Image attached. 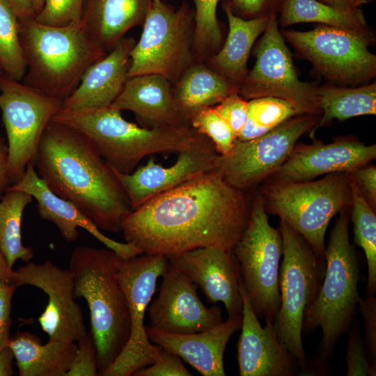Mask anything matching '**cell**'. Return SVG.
Listing matches in <instances>:
<instances>
[{"mask_svg": "<svg viewBox=\"0 0 376 376\" xmlns=\"http://www.w3.org/2000/svg\"><path fill=\"white\" fill-rule=\"evenodd\" d=\"M253 197L212 171L132 210L122 232L141 253L167 258L202 247L233 251L249 224Z\"/></svg>", "mask_w": 376, "mask_h": 376, "instance_id": "1", "label": "cell"}, {"mask_svg": "<svg viewBox=\"0 0 376 376\" xmlns=\"http://www.w3.org/2000/svg\"><path fill=\"white\" fill-rule=\"evenodd\" d=\"M49 189L100 230L118 233L132 211L114 170L78 130L51 120L33 160Z\"/></svg>", "mask_w": 376, "mask_h": 376, "instance_id": "2", "label": "cell"}, {"mask_svg": "<svg viewBox=\"0 0 376 376\" xmlns=\"http://www.w3.org/2000/svg\"><path fill=\"white\" fill-rule=\"evenodd\" d=\"M122 260L110 249L87 246L75 248L70 259L75 297H83L90 311L98 375L116 360L130 336L128 303L118 280Z\"/></svg>", "mask_w": 376, "mask_h": 376, "instance_id": "3", "label": "cell"}, {"mask_svg": "<svg viewBox=\"0 0 376 376\" xmlns=\"http://www.w3.org/2000/svg\"><path fill=\"white\" fill-rule=\"evenodd\" d=\"M52 120L83 134L115 171L132 173L145 157L180 152L208 139L189 125L148 128L125 120L111 106L81 111L59 110Z\"/></svg>", "mask_w": 376, "mask_h": 376, "instance_id": "4", "label": "cell"}, {"mask_svg": "<svg viewBox=\"0 0 376 376\" xmlns=\"http://www.w3.org/2000/svg\"><path fill=\"white\" fill-rule=\"evenodd\" d=\"M20 40L27 70L22 82L63 100L85 71L107 53L81 24L50 26L19 18Z\"/></svg>", "mask_w": 376, "mask_h": 376, "instance_id": "5", "label": "cell"}, {"mask_svg": "<svg viewBox=\"0 0 376 376\" xmlns=\"http://www.w3.org/2000/svg\"><path fill=\"white\" fill-rule=\"evenodd\" d=\"M350 208L342 210L325 246L321 288L303 318L302 333H313L318 327L322 331L317 352L323 360L333 358L338 342L350 327L360 298L359 265L350 241Z\"/></svg>", "mask_w": 376, "mask_h": 376, "instance_id": "6", "label": "cell"}, {"mask_svg": "<svg viewBox=\"0 0 376 376\" xmlns=\"http://www.w3.org/2000/svg\"><path fill=\"white\" fill-rule=\"evenodd\" d=\"M267 212L277 215L324 256L325 235L332 218L351 207L347 173H333L318 180H265L258 190Z\"/></svg>", "mask_w": 376, "mask_h": 376, "instance_id": "7", "label": "cell"}, {"mask_svg": "<svg viewBox=\"0 0 376 376\" xmlns=\"http://www.w3.org/2000/svg\"><path fill=\"white\" fill-rule=\"evenodd\" d=\"M283 259L280 265V307L275 322L279 342L306 368L302 324L306 309L316 299L326 269L317 252L291 226L280 220Z\"/></svg>", "mask_w": 376, "mask_h": 376, "instance_id": "8", "label": "cell"}, {"mask_svg": "<svg viewBox=\"0 0 376 376\" xmlns=\"http://www.w3.org/2000/svg\"><path fill=\"white\" fill-rule=\"evenodd\" d=\"M143 31L130 52L128 77L157 75L175 83L194 63V10L150 1Z\"/></svg>", "mask_w": 376, "mask_h": 376, "instance_id": "9", "label": "cell"}, {"mask_svg": "<svg viewBox=\"0 0 376 376\" xmlns=\"http://www.w3.org/2000/svg\"><path fill=\"white\" fill-rule=\"evenodd\" d=\"M233 253L256 315L275 323L280 307L282 237L279 229L270 225L258 192L253 194L249 224Z\"/></svg>", "mask_w": 376, "mask_h": 376, "instance_id": "10", "label": "cell"}, {"mask_svg": "<svg viewBox=\"0 0 376 376\" xmlns=\"http://www.w3.org/2000/svg\"><path fill=\"white\" fill-rule=\"evenodd\" d=\"M62 102L5 74L1 78L0 111L7 136L10 186L33 162L42 135Z\"/></svg>", "mask_w": 376, "mask_h": 376, "instance_id": "11", "label": "cell"}, {"mask_svg": "<svg viewBox=\"0 0 376 376\" xmlns=\"http://www.w3.org/2000/svg\"><path fill=\"white\" fill-rule=\"evenodd\" d=\"M256 58L238 86L246 99L272 97L290 102L300 114H319L318 87L299 79L290 52L279 29L278 15L269 16L267 26L255 49Z\"/></svg>", "mask_w": 376, "mask_h": 376, "instance_id": "12", "label": "cell"}, {"mask_svg": "<svg viewBox=\"0 0 376 376\" xmlns=\"http://www.w3.org/2000/svg\"><path fill=\"white\" fill-rule=\"evenodd\" d=\"M320 116L297 115L253 139H236L228 153L217 156L214 171L233 187L251 191L282 165L299 139L313 130Z\"/></svg>", "mask_w": 376, "mask_h": 376, "instance_id": "13", "label": "cell"}, {"mask_svg": "<svg viewBox=\"0 0 376 376\" xmlns=\"http://www.w3.org/2000/svg\"><path fill=\"white\" fill-rule=\"evenodd\" d=\"M169 264V259L162 255L141 253L122 260L118 280L128 303L130 336L116 360L100 375L131 376L157 361L160 347L149 340L144 315L155 292L157 279L163 275Z\"/></svg>", "mask_w": 376, "mask_h": 376, "instance_id": "14", "label": "cell"}, {"mask_svg": "<svg viewBox=\"0 0 376 376\" xmlns=\"http://www.w3.org/2000/svg\"><path fill=\"white\" fill-rule=\"evenodd\" d=\"M281 33L320 73L333 81L358 84L376 75V56L368 49V37L324 25L307 31Z\"/></svg>", "mask_w": 376, "mask_h": 376, "instance_id": "15", "label": "cell"}, {"mask_svg": "<svg viewBox=\"0 0 376 376\" xmlns=\"http://www.w3.org/2000/svg\"><path fill=\"white\" fill-rule=\"evenodd\" d=\"M13 284L29 285L42 290L48 304L38 318L49 340L77 342L87 331L81 308L75 301L74 281L70 269H62L49 260L32 262L13 270Z\"/></svg>", "mask_w": 376, "mask_h": 376, "instance_id": "16", "label": "cell"}, {"mask_svg": "<svg viewBox=\"0 0 376 376\" xmlns=\"http://www.w3.org/2000/svg\"><path fill=\"white\" fill-rule=\"evenodd\" d=\"M162 276L158 296L148 309L150 327L187 334L212 329L224 321L221 309L206 307L197 295L196 285L177 267L169 263Z\"/></svg>", "mask_w": 376, "mask_h": 376, "instance_id": "17", "label": "cell"}, {"mask_svg": "<svg viewBox=\"0 0 376 376\" xmlns=\"http://www.w3.org/2000/svg\"><path fill=\"white\" fill-rule=\"evenodd\" d=\"M376 157V145L339 136L329 143H296L286 160L266 180H312L333 173H350Z\"/></svg>", "mask_w": 376, "mask_h": 376, "instance_id": "18", "label": "cell"}, {"mask_svg": "<svg viewBox=\"0 0 376 376\" xmlns=\"http://www.w3.org/2000/svg\"><path fill=\"white\" fill-rule=\"evenodd\" d=\"M243 300L241 334L237 343L240 376H295L305 373L299 361L279 342L275 323L270 319L262 327L240 278Z\"/></svg>", "mask_w": 376, "mask_h": 376, "instance_id": "19", "label": "cell"}, {"mask_svg": "<svg viewBox=\"0 0 376 376\" xmlns=\"http://www.w3.org/2000/svg\"><path fill=\"white\" fill-rule=\"evenodd\" d=\"M219 155L210 139L178 152L170 166L157 164L152 158L131 173H115L130 201L132 210L150 199L192 179L214 171Z\"/></svg>", "mask_w": 376, "mask_h": 376, "instance_id": "20", "label": "cell"}, {"mask_svg": "<svg viewBox=\"0 0 376 376\" xmlns=\"http://www.w3.org/2000/svg\"><path fill=\"white\" fill-rule=\"evenodd\" d=\"M168 259L200 287L208 302H222L228 317L242 315L240 272L233 251L218 247H202Z\"/></svg>", "mask_w": 376, "mask_h": 376, "instance_id": "21", "label": "cell"}, {"mask_svg": "<svg viewBox=\"0 0 376 376\" xmlns=\"http://www.w3.org/2000/svg\"><path fill=\"white\" fill-rule=\"evenodd\" d=\"M7 189L20 190L31 195L36 201L40 217L53 223L67 242L75 241L79 236L78 228H81L123 259L141 254L134 245L116 241L104 235L72 203L52 192L38 175L33 163L27 165L22 178Z\"/></svg>", "mask_w": 376, "mask_h": 376, "instance_id": "22", "label": "cell"}, {"mask_svg": "<svg viewBox=\"0 0 376 376\" xmlns=\"http://www.w3.org/2000/svg\"><path fill=\"white\" fill-rule=\"evenodd\" d=\"M135 42L133 38L124 37L93 63L73 92L63 100L60 110L73 111L111 106L129 78L130 52Z\"/></svg>", "mask_w": 376, "mask_h": 376, "instance_id": "23", "label": "cell"}, {"mask_svg": "<svg viewBox=\"0 0 376 376\" xmlns=\"http://www.w3.org/2000/svg\"><path fill=\"white\" fill-rule=\"evenodd\" d=\"M242 323V314L228 317L212 329L193 334L167 333L151 327H146V331L152 344L177 354L202 375L224 376V352Z\"/></svg>", "mask_w": 376, "mask_h": 376, "instance_id": "24", "label": "cell"}, {"mask_svg": "<svg viewBox=\"0 0 376 376\" xmlns=\"http://www.w3.org/2000/svg\"><path fill=\"white\" fill-rule=\"evenodd\" d=\"M111 107L120 111H132L145 127L189 125L176 107L171 83L157 75L129 77Z\"/></svg>", "mask_w": 376, "mask_h": 376, "instance_id": "25", "label": "cell"}, {"mask_svg": "<svg viewBox=\"0 0 376 376\" xmlns=\"http://www.w3.org/2000/svg\"><path fill=\"white\" fill-rule=\"evenodd\" d=\"M148 0H85L81 24L109 52L132 28L143 23Z\"/></svg>", "mask_w": 376, "mask_h": 376, "instance_id": "26", "label": "cell"}, {"mask_svg": "<svg viewBox=\"0 0 376 376\" xmlns=\"http://www.w3.org/2000/svg\"><path fill=\"white\" fill-rule=\"evenodd\" d=\"M223 8L228 33L222 48L209 59L213 70L238 87L248 73L247 62L252 47L265 31L269 16L247 19L235 15L226 1Z\"/></svg>", "mask_w": 376, "mask_h": 376, "instance_id": "27", "label": "cell"}, {"mask_svg": "<svg viewBox=\"0 0 376 376\" xmlns=\"http://www.w3.org/2000/svg\"><path fill=\"white\" fill-rule=\"evenodd\" d=\"M8 346L20 376H65L77 350L76 342L49 340L42 345L27 331L17 332Z\"/></svg>", "mask_w": 376, "mask_h": 376, "instance_id": "28", "label": "cell"}, {"mask_svg": "<svg viewBox=\"0 0 376 376\" xmlns=\"http://www.w3.org/2000/svg\"><path fill=\"white\" fill-rule=\"evenodd\" d=\"M175 84L173 94L176 107L189 125L196 113L238 91L237 86L201 62L194 63Z\"/></svg>", "mask_w": 376, "mask_h": 376, "instance_id": "29", "label": "cell"}, {"mask_svg": "<svg viewBox=\"0 0 376 376\" xmlns=\"http://www.w3.org/2000/svg\"><path fill=\"white\" fill-rule=\"evenodd\" d=\"M278 17L282 27L303 22H315L371 38L362 10L336 8L318 0H286Z\"/></svg>", "mask_w": 376, "mask_h": 376, "instance_id": "30", "label": "cell"}, {"mask_svg": "<svg viewBox=\"0 0 376 376\" xmlns=\"http://www.w3.org/2000/svg\"><path fill=\"white\" fill-rule=\"evenodd\" d=\"M321 108L320 118L311 132L329 125L333 120L376 114L375 82L357 88L323 86L318 89Z\"/></svg>", "mask_w": 376, "mask_h": 376, "instance_id": "31", "label": "cell"}, {"mask_svg": "<svg viewBox=\"0 0 376 376\" xmlns=\"http://www.w3.org/2000/svg\"><path fill=\"white\" fill-rule=\"evenodd\" d=\"M33 199L16 189H7L0 197V251L11 269L17 260L29 263L33 256L32 249L23 245L21 235L22 214Z\"/></svg>", "mask_w": 376, "mask_h": 376, "instance_id": "32", "label": "cell"}, {"mask_svg": "<svg viewBox=\"0 0 376 376\" xmlns=\"http://www.w3.org/2000/svg\"><path fill=\"white\" fill-rule=\"evenodd\" d=\"M352 205L350 220L353 224L354 242L365 253L368 278L366 296L376 293V214L350 179Z\"/></svg>", "mask_w": 376, "mask_h": 376, "instance_id": "33", "label": "cell"}, {"mask_svg": "<svg viewBox=\"0 0 376 376\" xmlns=\"http://www.w3.org/2000/svg\"><path fill=\"white\" fill-rule=\"evenodd\" d=\"M0 68L6 75L19 81L27 70L19 18L6 0H0Z\"/></svg>", "mask_w": 376, "mask_h": 376, "instance_id": "34", "label": "cell"}, {"mask_svg": "<svg viewBox=\"0 0 376 376\" xmlns=\"http://www.w3.org/2000/svg\"><path fill=\"white\" fill-rule=\"evenodd\" d=\"M247 122L237 136L248 141L263 135L288 119L300 115L288 102L272 97L251 99L248 102Z\"/></svg>", "mask_w": 376, "mask_h": 376, "instance_id": "35", "label": "cell"}, {"mask_svg": "<svg viewBox=\"0 0 376 376\" xmlns=\"http://www.w3.org/2000/svg\"><path fill=\"white\" fill-rule=\"evenodd\" d=\"M220 1L194 0L193 54L197 62L211 57L221 45L222 35L217 16Z\"/></svg>", "mask_w": 376, "mask_h": 376, "instance_id": "36", "label": "cell"}, {"mask_svg": "<svg viewBox=\"0 0 376 376\" xmlns=\"http://www.w3.org/2000/svg\"><path fill=\"white\" fill-rule=\"evenodd\" d=\"M189 125L213 143L219 155H226L233 148L237 136L228 123L217 112L214 107L196 113Z\"/></svg>", "mask_w": 376, "mask_h": 376, "instance_id": "37", "label": "cell"}, {"mask_svg": "<svg viewBox=\"0 0 376 376\" xmlns=\"http://www.w3.org/2000/svg\"><path fill=\"white\" fill-rule=\"evenodd\" d=\"M347 333V347L345 355V375L347 376H375L376 368L372 366L368 361L359 324L355 317Z\"/></svg>", "mask_w": 376, "mask_h": 376, "instance_id": "38", "label": "cell"}, {"mask_svg": "<svg viewBox=\"0 0 376 376\" xmlns=\"http://www.w3.org/2000/svg\"><path fill=\"white\" fill-rule=\"evenodd\" d=\"M85 0H45L41 10L34 17L40 24L67 26L81 22Z\"/></svg>", "mask_w": 376, "mask_h": 376, "instance_id": "39", "label": "cell"}, {"mask_svg": "<svg viewBox=\"0 0 376 376\" xmlns=\"http://www.w3.org/2000/svg\"><path fill=\"white\" fill-rule=\"evenodd\" d=\"M98 375L97 347L91 333L77 342V350L65 376Z\"/></svg>", "mask_w": 376, "mask_h": 376, "instance_id": "40", "label": "cell"}, {"mask_svg": "<svg viewBox=\"0 0 376 376\" xmlns=\"http://www.w3.org/2000/svg\"><path fill=\"white\" fill-rule=\"evenodd\" d=\"M357 308L364 329L363 343L369 363L376 368V297L359 298Z\"/></svg>", "mask_w": 376, "mask_h": 376, "instance_id": "41", "label": "cell"}, {"mask_svg": "<svg viewBox=\"0 0 376 376\" xmlns=\"http://www.w3.org/2000/svg\"><path fill=\"white\" fill-rule=\"evenodd\" d=\"M214 108L228 123L237 138L248 120V102L237 93H234L224 98Z\"/></svg>", "mask_w": 376, "mask_h": 376, "instance_id": "42", "label": "cell"}, {"mask_svg": "<svg viewBox=\"0 0 376 376\" xmlns=\"http://www.w3.org/2000/svg\"><path fill=\"white\" fill-rule=\"evenodd\" d=\"M160 347V346H159ZM177 354L160 347L157 361L135 371L132 376H191Z\"/></svg>", "mask_w": 376, "mask_h": 376, "instance_id": "43", "label": "cell"}, {"mask_svg": "<svg viewBox=\"0 0 376 376\" xmlns=\"http://www.w3.org/2000/svg\"><path fill=\"white\" fill-rule=\"evenodd\" d=\"M286 0H228L232 12L244 19L269 17L280 13Z\"/></svg>", "mask_w": 376, "mask_h": 376, "instance_id": "44", "label": "cell"}, {"mask_svg": "<svg viewBox=\"0 0 376 376\" xmlns=\"http://www.w3.org/2000/svg\"><path fill=\"white\" fill-rule=\"evenodd\" d=\"M348 174L365 201L376 212V166L368 163Z\"/></svg>", "mask_w": 376, "mask_h": 376, "instance_id": "45", "label": "cell"}, {"mask_svg": "<svg viewBox=\"0 0 376 376\" xmlns=\"http://www.w3.org/2000/svg\"><path fill=\"white\" fill-rule=\"evenodd\" d=\"M16 289L14 285H0V351L10 340L11 301Z\"/></svg>", "mask_w": 376, "mask_h": 376, "instance_id": "46", "label": "cell"}, {"mask_svg": "<svg viewBox=\"0 0 376 376\" xmlns=\"http://www.w3.org/2000/svg\"><path fill=\"white\" fill-rule=\"evenodd\" d=\"M8 148L6 139L0 136V197L10 186L8 178Z\"/></svg>", "mask_w": 376, "mask_h": 376, "instance_id": "47", "label": "cell"}, {"mask_svg": "<svg viewBox=\"0 0 376 376\" xmlns=\"http://www.w3.org/2000/svg\"><path fill=\"white\" fill-rule=\"evenodd\" d=\"M19 18H34L36 16L32 0H6Z\"/></svg>", "mask_w": 376, "mask_h": 376, "instance_id": "48", "label": "cell"}, {"mask_svg": "<svg viewBox=\"0 0 376 376\" xmlns=\"http://www.w3.org/2000/svg\"><path fill=\"white\" fill-rule=\"evenodd\" d=\"M13 358V351L8 346L0 351V376H11L14 374Z\"/></svg>", "mask_w": 376, "mask_h": 376, "instance_id": "49", "label": "cell"}, {"mask_svg": "<svg viewBox=\"0 0 376 376\" xmlns=\"http://www.w3.org/2000/svg\"><path fill=\"white\" fill-rule=\"evenodd\" d=\"M327 5L346 10L359 8L362 4L361 0H318Z\"/></svg>", "mask_w": 376, "mask_h": 376, "instance_id": "50", "label": "cell"}, {"mask_svg": "<svg viewBox=\"0 0 376 376\" xmlns=\"http://www.w3.org/2000/svg\"><path fill=\"white\" fill-rule=\"evenodd\" d=\"M13 270L10 269L0 251V285L13 284Z\"/></svg>", "mask_w": 376, "mask_h": 376, "instance_id": "51", "label": "cell"}, {"mask_svg": "<svg viewBox=\"0 0 376 376\" xmlns=\"http://www.w3.org/2000/svg\"><path fill=\"white\" fill-rule=\"evenodd\" d=\"M44 1L45 0H32L33 7L36 15L41 10L44 4Z\"/></svg>", "mask_w": 376, "mask_h": 376, "instance_id": "52", "label": "cell"}, {"mask_svg": "<svg viewBox=\"0 0 376 376\" xmlns=\"http://www.w3.org/2000/svg\"><path fill=\"white\" fill-rule=\"evenodd\" d=\"M373 1H374V0H361L362 4L370 3V2Z\"/></svg>", "mask_w": 376, "mask_h": 376, "instance_id": "53", "label": "cell"}, {"mask_svg": "<svg viewBox=\"0 0 376 376\" xmlns=\"http://www.w3.org/2000/svg\"><path fill=\"white\" fill-rule=\"evenodd\" d=\"M3 75H4L3 72V70H2L1 69V68H0V79H1V78L2 77V76H3Z\"/></svg>", "mask_w": 376, "mask_h": 376, "instance_id": "54", "label": "cell"}, {"mask_svg": "<svg viewBox=\"0 0 376 376\" xmlns=\"http://www.w3.org/2000/svg\"><path fill=\"white\" fill-rule=\"evenodd\" d=\"M148 1H165V2H167L169 1H173V0H148Z\"/></svg>", "mask_w": 376, "mask_h": 376, "instance_id": "55", "label": "cell"}]
</instances>
